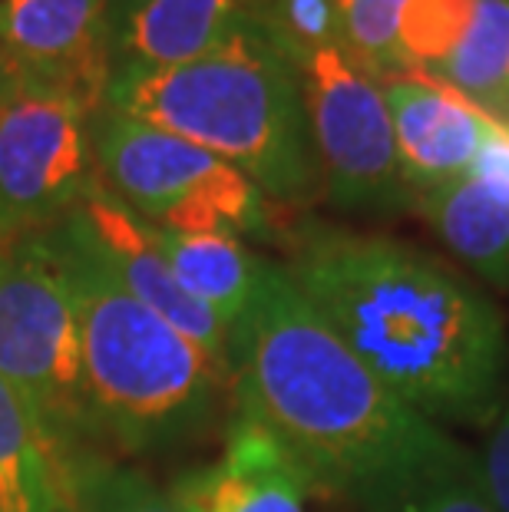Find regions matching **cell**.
I'll use <instances>...</instances> for the list:
<instances>
[{
    "label": "cell",
    "instance_id": "obj_1",
    "mask_svg": "<svg viewBox=\"0 0 509 512\" xmlns=\"http://www.w3.org/2000/svg\"><path fill=\"white\" fill-rule=\"evenodd\" d=\"M232 394L242 417L285 446L318 496L364 512H404L476 456L391 394L305 301L281 261L265 258L229 331Z\"/></svg>",
    "mask_w": 509,
    "mask_h": 512
},
{
    "label": "cell",
    "instance_id": "obj_2",
    "mask_svg": "<svg viewBox=\"0 0 509 512\" xmlns=\"http://www.w3.org/2000/svg\"><path fill=\"white\" fill-rule=\"evenodd\" d=\"M381 384L427 420L486 427L503 407L509 334L473 278L387 235L308 225L281 261Z\"/></svg>",
    "mask_w": 509,
    "mask_h": 512
},
{
    "label": "cell",
    "instance_id": "obj_3",
    "mask_svg": "<svg viewBox=\"0 0 509 512\" xmlns=\"http://www.w3.org/2000/svg\"><path fill=\"white\" fill-rule=\"evenodd\" d=\"M103 106L202 146L265 199L301 205L321 192L298 67L255 17L182 67L113 70Z\"/></svg>",
    "mask_w": 509,
    "mask_h": 512
},
{
    "label": "cell",
    "instance_id": "obj_4",
    "mask_svg": "<svg viewBox=\"0 0 509 512\" xmlns=\"http://www.w3.org/2000/svg\"><path fill=\"white\" fill-rule=\"evenodd\" d=\"M37 238L77 311L96 440L143 453L199 433L232 387L229 370L119 285L73 212Z\"/></svg>",
    "mask_w": 509,
    "mask_h": 512
},
{
    "label": "cell",
    "instance_id": "obj_5",
    "mask_svg": "<svg viewBox=\"0 0 509 512\" xmlns=\"http://www.w3.org/2000/svg\"><path fill=\"white\" fill-rule=\"evenodd\" d=\"M96 179L162 232L268 235L262 189L182 136L103 110L93 116Z\"/></svg>",
    "mask_w": 509,
    "mask_h": 512
},
{
    "label": "cell",
    "instance_id": "obj_6",
    "mask_svg": "<svg viewBox=\"0 0 509 512\" xmlns=\"http://www.w3.org/2000/svg\"><path fill=\"white\" fill-rule=\"evenodd\" d=\"M0 377L34 413L57 463L96 440L77 311L37 235L0 245Z\"/></svg>",
    "mask_w": 509,
    "mask_h": 512
},
{
    "label": "cell",
    "instance_id": "obj_7",
    "mask_svg": "<svg viewBox=\"0 0 509 512\" xmlns=\"http://www.w3.org/2000/svg\"><path fill=\"white\" fill-rule=\"evenodd\" d=\"M96 113L27 76L0 96V245L50 232L96 185Z\"/></svg>",
    "mask_w": 509,
    "mask_h": 512
},
{
    "label": "cell",
    "instance_id": "obj_8",
    "mask_svg": "<svg viewBox=\"0 0 509 512\" xmlns=\"http://www.w3.org/2000/svg\"><path fill=\"white\" fill-rule=\"evenodd\" d=\"M295 67L328 199L344 212L414 209L377 80L341 47H314L301 53Z\"/></svg>",
    "mask_w": 509,
    "mask_h": 512
},
{
    "label": "cell",
    "instance_id": "obj_9",
    "mask_svg": "<svg viewBox=\"0 0 509 512\" xmlns=\"http://www.w3.org/2000/svg\"><path fill=\"white\" fill-rule=\"evenodd\" d=\"M0 43L20 76L103 110L113 76L110 0H0Z\"/></svg>",
    "mask_w": 509,
    "mask_h": 512
},
{
    "label": "cell",
    "instance_id": "obj_10",
    "mask_svg": "<svg viewBox=\"0 0 509 512\" xmlns=\"http://www.w3.org/2000/svg\"><path fill=\"white\" fill-rule=\"evenodd\" d=\"M73 215L86 228L93 248L100 252L119 285L136 301H143L149 311H156L162 321H169L182 337H189L209 361L232 374L229 328L179 288V281L156 242V228L146 219H139L110 189H103L100 179L83 195V202L73 209Z\"/></svg>",
    "mask_w": 509,
    "mask_h": 512
},
{
    "label": "cell",
    "instance_id": "obj_11",
    "mask_svg": "<svg viewBox=\"0 0 509 512\" xmlns=\"http://www.w3.org/2000/svg\"><path fill=\"white\" fill-rule=\"evenodd\" d=\"M400 172L417 195L460 179L490 139L496 119L437 76L404 73L381 86Z\"/></svg>",
    "mask_w": 509,
    "mask_h": 512
},
{
    "label": "cell",
    "instance_id": "obj_12",
    "mask_svg": "<svg viewBox=\"0 0 509 512\" xmlns=\"http://www.w3.org/2000/svg\"><path fill=\"white\" fill-rule=\"evenodd\" d=\"M414 209L473 275L509 288V126L496 123L473 166L417 195Z\"/></svg>",
    "mask_w": 509,
    "mask_h": 512
},
{
    "label": "cell",
    "instance_id": "obj_13",
    "mask_svg": "<svg viewBox=\"0 0 509 512\" xmlns=\"http://www.w3.org/2000/svg\"><path fill=\"white\" fill-rule=\"evenodd\" d=\"M311 496L318 489L305 470L242 413H235L219 460L179 476L169 489L179 512H308Z\"/></svg>",
    "mask_w": 509,
    "mask_h": 512
},
{
    "label": "cell",
    "instance_id": "obj_14",
    "mask_svg": "<svg viewBox=\"0 0 509 512\" xmlns=\"http://www.w3.org/2000/svg\"><path fill=\"white\" fill-rule=\"evenodd\" d=\"M252 17V0H133L123 17H113V70L182 67Z\"/></svg>",
    "mask_w": 509,
    "mask_h": 512
},
{
    "label": "cell",
    "instance_id": "obj_15",
    "mask_svg": "<svg viewBox=\"0 0 509 512\" xmlns=\"http://www.w3.org/2000/svg\"><path fill=\"white\" fill-rule=\"evenodd\" d=\"M156 228V225H153ZM156 242L166 255L179 288L209 308L225 328H235L262 278L265 258L255 255L238 235L225 232H162Z\"/></svg>",
    "mask_w": 509,
    "mask_h": 512
},
{
    "label": "cell",
    "instance_id": "obj_16",
    "mask_svg": "<svg viewBox=\"0 0 509 512\" xmlns=\"http://www.w3.org/2000/svg\"><path fill=\"white\" fill-rule=\"evenodd\" d=\"M427 76H437L509 126V0H473L467 30Z\"/></svg>",
    "mask_w": 509,
    "mask_h": 512
},
{
    "label": "cell",
    "instance_id": "obj_17",
    "mask_svg": "<svg viewBox=\"0 0 509 512\" xmlns=\"http://www.w3.org/2000/svg\"><path fill=\"white\" fill-rule=\"evenodd\" d=\"M0 512H60L57 456L17 390L0 377Z\"/></svg>",
    "mask_w": 509,
    "mask_h": 512
},
{
    "label": "cell",
    "instance_id": "obj_18",
    "mask_svg": "<svg viewBox=\"0 0 509 512\" xmlns=\"http://www.w3.org/2000/svg\"><path fill=\"white\" fill-rule=\"evenodd\" d=\"M57 489L60 512H179L153 479L90 450L60 456Z\"/></svg>",
    "mask_w": 509,
    "mask_h": 512
},
{
    "label": "cell",
    "instance_id": "obj_19",
    "mask_svg": "<svg viewBox=\"0 0 509 512\" xmlns=\"http://www.w3.org/2000/svg\"><path fill=\"white\" fill-rule=\"evenodd\" d=\"M410 0H334L341 17V50L371 80H397L410 73L400 53V20Z\"/></svg>",
    "mask_w": 509,
    "mask_h": 512
},
{
    "label": "cell",
    "instance_id": "obj_20",
    "mask_svg": "<svg viewBox=\"0 0 509 512\" xmlns=\"http://www.w3.org/2000/svg\"><path fill=\"white\" fill-rule=\"evenodd\" d=\"M473 0H410L400 20V53L410 73H433L467 30Z\"/></svg>",
    "mask_w": 509,
    "mask_h": 512
},
{
    "label": "cell",
    "instance_id": "obj_21",
    "mask_svg": "<svg viewBox=\"0 0 509 512\" xmlns=\"http://www.w3.org/2000/svg\"><path fill=\"white\" fill-rule=\"evenodd\" d=\"M252 14L291 63L314 47H341V17L334 0H262Z\"/></svg>",
    "mask_w": 509,
    "mask_h": 512
},
{
    "label": "cell",
    "instance_id": "obj_22",
    "mask_svg": "<svg viewBox=\"0 0 509 512\" xmlns=\"http://www.w3.org/2000/svg\"><path fill=\"white\" fill-rule=\"evenodd\" d=\"M404 512H496L480 479V460L473 470L447 476L424 489Z\"/></svg>",
    "mask_w": 509,
    "mask_h": 512
},
{
    "label": "cell",
    "instance_id": "obj_23",
    "mask_svg": "<svg viewBox=\"0 0 509 512\" xmlns=\"http://www.w3.org/2000/svg\"><path fill=\"white\" fill-rule=\"evenodd\" d=\"M480 479L496 512H509V403L493 430L486 453L480 456Z\"/></svg>",
    "mask_w": 509,
    "mask_h": 512
},
{
    "label": "cell",
    "instance_id": "obj_24",
    "mask_svg": "<svg viewBox=\"0 0 509 512\" xmlns=\"http://www.w3.org/2000/svg\"><path fill=\"white\" fill-rule=\"evenodd\" d=\"M17 67H14V60H10V53L4 50V43H0V96H4L10 86L17 83Z\"/></svg>",
    "mask_w": 509,
    "mask_h": 512
}]
</instances>
